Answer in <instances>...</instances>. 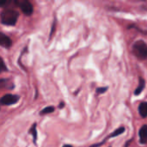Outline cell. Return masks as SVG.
Listing matches in <instances>:
<instances>
[{
  "instance_id": "obj_1",
  "label": "cell",
  "mask_w": 147,
  "mask_h": 147,
  "mask_svg": "<svg viewBox=\"0 0 147 147\" xmlns=\"http://www.w3.org/2000/svg\"><path fill=\"white\" fill-rule=\"evenodd\" d=\"M19 13L12 9H5L1 12V22L4 25L14 26L18 19Z\"/></svg>"
},
{
  "instance_id": "obj_2",
  "label": "cell",
  "mask_w": 147,
  "mask_h": 147,
  "mask_svg": "<svg viewBox=\"0 0 147 147\" xmlns=\"http://www.w3.org/2000/svg\"><path fill=\"white\" fill-rule=\"evenodd\" d=\"M133 53L140 59H147V44L142 40H139L133 45Z\"/></svg>"
},
{
  "instance_id": "obj_3",
  "label": "cell",
  "mask_w": 147,
  "mask_h": 147,
  "mask_svg": "<svg viewBox=\"0 0 147 147\" xmlns=\"http://www.w3.org/2000/svg\"><path fill=\"white\" fill-rule=\"evenodd\" d=\"M16 4H17L20 9H22V11L26 15V16H30L33 11H34V8L32 3L28 1V0H22V1H16L15 2Z\"/></svg>"
},
{
  "instance_id": "obj_4",
  "label": "cell",
  "mask_w": 147,
  "mask_h": 147,
  "mask_svg": "<svg viewBox=\"0 0 147 147\" xmlns=\"http://www.w3.org/2000/svg\"><path fill=\"white\" fill-rule=\"evenodd\" d=\"M20 100V96L17 95H11V94H6L4 95L1 100L0 102L2 105H13L15 103H16L18 101Z\"/></svg>"
},
{
  "instance_id": "obj_5",
  "label": "cell",
  "mask_w": 147,
  "mask_h": 147,
  "mask_svg": "<svg viewBox=\"0 0 147 147\" xmlns=\"http://www.w3.org/2000/svg\"><path fill=\"white\" fill-rule=\"evenodd\" d=\"M0 45L3 47L5 48H9L12 46V40L7 35H5L3 33L0 34Z\"/></svg>"
},
{
  "instance_id": "obj_6",
  "label": "cell",
  "mask_w": 147,
  "mask_h": 147,
  "mask_svg": "<svg viewBox=\"0 0 147 147\" xmlns=\"http://www.w3.org/2000/svg\"><path fill=\"white\" fill-rule=\"evenodd\" d=\"M139 135H140V143L146 145L147 143V125H144L141 127L139 132Z\"/></svg>"
},
{
  "instance_id": "obj_7",
  "label": "cell",
  "mask_w": 147,
  "mask_h": 147,
  "mask_svg": "<svg viewBox=\"0 0 147 147\" xmlns=\"http://www.w3.org/2000/svg\"><path fill=\"white\" fill-rule=\"evenodd\" d=\"M145 86H146V80L142 77H140L139 78V85L134 91V95L135 96L140 95L143 91V90L145 89Z\"/></svg>"
},
{
  "instance_id": "obj_8",
  "label": "cell",
  "mask_w": 147,
  "mask_h": 147,
  "mask_svg": "<svg viewBox=\"0 0 147 147\" xmlns=\"http://www.w3.org/2000/svg\"><path fill=\"white\" fill-rule=\"evenodd\" d=\"M125 132V127H119V128H117V129H115L111 134H109L105 140H104V141L106 142L109 139H110V138H115V137H117V136H119V135H121V134H122L123 133Z\"/></svg>"
},
{
  "instance_id": "obj_9",
  "label": "cell",
  "mask_w": 147,
  "mask_h": 147,
  "mask_svg": "<svg viewBox=\"0 0 147 147\" xmlns=\"http://www.w3.org/2000/svg\"><path fill=\"white\" fill-rule=\"evenodd\" d=\"M139 112L141 117H147V102H143L139 105Z\"/></svg>"
},
{
  "instance_id": "obj_10",
  "label": "cell",
  "mask_w": 147,
  "mask_h": 147,
  "mask_svg": "<svg viewBox=\"0 0 147 147\" xmlns=\"http://www.w3.org/2000/svg\"><path fill=\"white\" fill-rule=\"evenodd\" d=\"M29 134H32L33 136V142L34 143V145L36 144V140H37V130H36V123H34L31 127V128L29 129Z\"/></svg>"
},
{
  "instance_id": "obj_11",
  "label": "cell",
  "mask_w": 147,
  "mask_h": 147,
  "mask_svg": "<svg viewBox=\"0 0 147 147\" xmlns=\"http://www.w3.org/2000/svg\"><path fill=\"white\" fill-rule=\"evenodd\" d=\"M54 110H55V109H54V107H53V106H48V107H46L45 109H43L41 111H40V115H47V114H51V113H53V112H54Z\"/></svg>"
},
{
  "instance_id": "obj_12",
  "label": "cell",
  "mask_w": 147,
  "mask_h": 147,
  "mask_svg": "<svg viewBox=\"0 0 147 147\" xmlns=\"http://www.w3.org/2000/svg\"><path fill=\"white\" fill-rule=\"evenodd\" d=\"M108 90V87H101V88H97L96 90V92L97 95H100V94H102L104 92H106Z\"/></svg>"
},
{
  "instance_id": "obj_13",
  "label": "cell",
  "mask_w": 147,
  "mask_h": 147,
  "mask_svg": "<svg viewBox=\"0 0 147 147\" xmlns=\"http://www.w3.org/2000/svg\"><path fill=\"white\" fill-rule=\"evenodd\" d=\"M0 60H1V68H0V69H1V71H7L8 69H7V67H6L4 62H3V59H1Z\"/></svg>"
},
{
  "instance_id": "obj_14",
  "label": "cell",
  "mask_w": 147,
  "mask_h": 147,
  "mask_svg": "<svg viewBox=\"0 0 147 147\" xmlns=\"http://www.w3.org/2000/svg\"><path fill=\"white\" fill-rule=\"evenodd\" d=\"M55 25H56V20L54 19L53 23V26H52V30H51V32H50V37H52V36H53V31H54V29H55Z\"/></svg>"
},
{
  "instance_id": "obj_15",
  "label": "cell",
  "mask_w": 147,
  "mask_h": 147,
  "mask_svg": "<svg viewBox=\"0 0 147 147\" xmlns=\"http://www.w3.org/2000/svg\"><path fill=\"white\" fill-rule=\"evenodd\" d=\"M10 3V1H2L1 2V6L2 7H6Z\"/></svg>"
},
{
  "instance_id": "obj_16",
  "label": "cell",
  "mask_w": 147,
  "mask_h": 147,
  "mask_svg": "<svg viewBox=\"0 0 147 147\" xmlns=\"http://www.w3.org/2000/svg\"><path fill=\"white\" fill-rule=\"evenodd\" d=\"M64 106H65V103H64V102H60V104L59 105V109L64 108Z\"/></svg>"
},
{
  "instance_id": "obj_17",
  "label": "cell",
  "mask_w": 147,
  "mask_h": 147,
  "mask_svg": "<svg viewBox=\"0 0 147 147\" xmlns=\"http://www.w3.org/2000/svg\"><path fill=\"white\" fill-rule=\"evenodd\" d=\"M63 147H73L71 145H65Z\"/></svg>"
}]
</instances>
